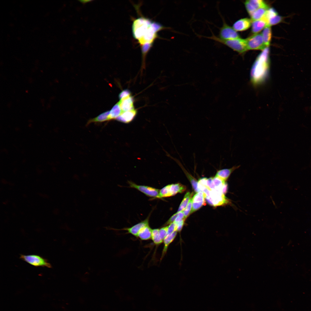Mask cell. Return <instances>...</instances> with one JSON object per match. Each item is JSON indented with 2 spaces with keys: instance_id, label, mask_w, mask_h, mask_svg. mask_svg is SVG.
I'll return each instance as SVG.
<instances>
[{
  "instance_id": "ffe728a7",
  "label": "cell",
  "mask_w": 311,
  "mask_h": 311,
  "mask_svg": "<svg viewBox=\"0 0 311 311\" xmlns=\"http://www.w3.org/2000/svg\"><path fill=\"white\" fill-rule=\"evenodd\" d=\"M178 164L181 167L186 175L191 182L192 187L194 190L196 192H198L201 191L199 189L198 187V182L196 179L193 177L184 168L181 163L179 161H177Z\"/></svg>"
},
{
  "instance_id": "836d02e7",
  "label": "cell",
  "mask_w": 311,
  "mask_h": 311,
  "mask_svg": "<svg viewBox=\"0 0 311 311\" xmlns=\"http://www.w3.org/2000/svg\"><path fill=\"white\" fill-rule=\"evenodd\" d=\"M178 214L179 212H177L172 215L166 223H165L164 226H166V225H169L170 224L174 222L176 218L178 216Z\"/></svg>"
},
{
  "instance_id": "ba28073f",
  "label": "cell",
  "mask_w": 311,
  "mask_h": 311,
  "mask_svg": "<svg viewBox=\"0 0 311 311\" xmlns=\"http://www.w3.org/2000/svg\"><path fill=\"white\" fill-rule=\"evenodd\" d=\"M128 182L130 187L138 190L148 196L159 198L160 190L148 186L137 185L131 181Z\"/></svg>"
},
{
  "instance_id": "484cf974",
  "label": "cell",
  "mask_w": 311,
  "mask_h": 311,
  "mask_svg": "<svg viewBox=\"0 0 311 311\" xmlns=\"http://www.w3.org/2000/svg\"><path fill=\"white\" fill-rule=\"evenodd\" d=\"M192 195V194L189 192L186 194L179 206L177 211L178 212L183 211L185 208L191 198Z\"/></svg>"
},
{
  "instance_id": "7a4b0ae2",
  "label": "cell",
  "mask_w": 311,
  "mask_h": 311,
  "mask_svg": "<svg viewBox=\"0 0 311 311\" xmlns=\"http://www.w3.org/2000/svg\"><path fill=\"white\" fill-rule=\"evenodd\" d=\"M268 50L266 48L258 57L251 71L252 81L257 84L262 82L267 76L269 70Z\"/></svg>"
},
{
  "instance_id": "8fae6325",
  "label": "cell",
  "mask_w": 311,
  "mask_h": 311,
  "mask_svg": "<svg viewBox=\"0 0 311 311\" xmlns=\"http://www.w3.org/2000/svg\"><path fill=\"white\" fill-rule=\"evenodd\" d=\"M149 217L143 221L129 228H124L123 230L127 231V233L130 234L137 237L139 231L143 228L149 225Z\"/></svg>"
},
{
  "instance_id": "ac0fdd59",
  "label": "cell",
  "mask_w": 311,
  "mask_h": 311,
  "mask_svg": "<svg viewBox=\"0 0 311 311\" xmlns=\"http://www.w3.org/2000/svg\"><path fill=\"white\" fill-rule=\"evenodd\" d=\"M252 32L254 34L257 33L267 26L266 21L263 18L252 21L251 23Z\"/></svg>"
},
{
  "instance_id": "5b68a950",
  "label": "cell",
  "mask_w": 311,
  "mask_h": 311,
  "mask_svg": "<svg viewBox=\"0 0 311 311\" xmlns=\"http://www.w3.org/2000/svg\"><path fill=\"white\" fill-rule=\"evenodd\" d=\"M246 39L248 50H264L267 47L265 44L261 33L255 34Z\"/></svg>"
},
{
  "instance_id": "9a60e30c",
  "label": "cell",
  "mask_w": 311,
  "mask_h": 311,
  "mask_svg": "<svg viewBox=\"0 0 311 311\" xmlns=\"http://www.w3.org/2000/svg\"><path fill=\"white\" fill-rule=\"evenodd\" d=\"M169 197L174 196L178 193H182L185 190L186 187L180 183L170 184L166 185Z\"/></svg>"
},
{
  "instance_id": "d6a6232c",
  "label": "cell",
  "mask_w": 311,
  "mask_h": 311,
  "mask_svg": "<svg viewBox=\"0 0 311 311\" xmlns=\"http://www.w3.org/2000/svg\"><path fill=\"white\" fill-rule=\"evenodd\" d=\"M207 185L208 187L211 190L215 189V187L213 181V177H211L207 179Z\"/></svg>"
},
{
  "instance_id": "8d00e7d4",
  "label": "cell",
  "mask_w": 311,
  "mask_h": 311,
  "mask_svg": "<svg viewBox=\"0 0 311 311\" xmlns=\"http://www.w3.org/2000/svg\"><path fill=\"white\" fill-rule=\"evenodd\" d=\"M227 183L225 182L223 185L222 189V192L223 194L224 195L226 193L227 191Z\"/></svg>"
},
{
  "instance_id": "9c48e42d",
  "label": "cell",
  "mask_w": 311,
  "mask_h": 311,
  "mask_svg": "<svg viewBox=\"0 0 311 311\" xmlns=\"http://www.w3.org/2000/svg\"><path fill=\"white\" fill-rule=\"evenodd\" d=\"M244 4L246 10L250 15L255 11L259 8H269L266 3L261 0H246L245 1Z\"/></svg>"
},
{
  "instance_id": "d590c367",
  "label": "cell",
  "mask_w": 311,
  "mask_h": 311,
  "mask_svg": "<svg viewBox=\"0 0 311 311\" xmlns=\"http://www.w3.org/2000/svg\"><path fill=\"white\" fill-rule=\"evenodd\" d=\"M183 219H185L184 214L183 211L179 212V214L176 218L174 222L177 223Z\"/></svg>"
},
{
  "instance_id": "f546056e",
  "label": "cell",
  "mask_w": 311,
  "mask_h": 311,
  "mask_svg": "<svg viewBox=\"0 0 311 311\" xmlns=\"http://www.w3.org/2000/svg\"><path fill=\"white\" fill-rule=\"evenodd\" d=\"M168 228V226H164L159 229V235L163 240L167 235Z\"/></svg>"
},
{
  "instance_id": "cb8c5ba5",
  "label": "cell",
  "mask_w": 311,
  "mask_h": 311,
  "mask_svg": "<svg viewBox=\"0 0 311 311\" xmlns=\"http://www.w3.org/2000/svg\"><path fill=\"white\" fill-rule=\"evenodd\" d=\"M110 111H105L96 117L90 120L88 122L87 125L93 122H102L107 120H109V116Z\"/></svg>"
},
{
  "instance_id": "5bb4252c",
  "label": "cell",
  "mask_w": 311,
  "mask_h": 311,
  "mask_svg": "<svg viewBox=\"0 0 311 311\" xmlns=\"http://www.w3.org/2000/svg\"><path fill=\"white\" fill-rule=\"evenodd\" d=\"M136 113L137 111L134 109L129 111L122 112L116 119L122 122L129 123L133 120Z\"/></svg>"
},
{
  "instance_id": "2e32d148",
  "label": "cell",
  "mask_w": 311,
  "mask_h": 311,
  "mask_svg": "<svg viewBox=\"0 0 311 311\" xmlns=\"http://www.w3.org/2000/svg\"><path fill=\"white\" fill-rule=\"evenodd\" d=\"M177 233V230L175 231L170 234L167 235L163 240L164 244L161 260L164 257L166 253L168 247L170 244L174 241L175 238Z\"/></svg>"
},
{
  "instance_id": "3957f363",
  "label": "cell",
  "mask_w": 311,
  "mask_h": 311,
  "mask_svg": "<svg viewBox=\"0 0 311 311\" xmlns=\"http://www.w3.org/2000/svg\"><path fill=\"white\" fill-rule=\"evenodd\" d=\"M210 31L212 33L211 36H205L198 34V36L202 37L215 41L217 42L224 44L230 47L233 50L238 53H242L247 51L246 39L239 38H238L229 40H223L219 39L217 36L215 35L211 29Z\"/></svg>"
},
{
  "instance_id": "30bf717a",
  "label": "cell",
  "mask_w": 311,
  "mask_h": 311,
  "mask_svg": "<svg viewBox=\"0 0 311 311\" xmlns=\"http://www.w3.org/2000/svg\"><path fill=\"white\" fill-rule=\"evenodd\" d=\"M205 194L202 191L197 192L194 196L190 214L197 210L205 204Z\"/></svg>"
},
{
  "instance_id": "6da1fadb",
  "label": "cell",
  "mask_w": 311,
  "mask_h": 311,
  "mask_svg": "<svg viewBox=\"0 0 311 311\" xmlns=\"http://www.w3.org/2000/svg\"><path fill=\"white\" fill-rule=\"evenodd\" d=\"M155 24L149 19L141 17L135 20L132 25L134 37L141 45L151 44L156 37L158 31Z\"/></svg>"
},
{
  "instance_id": "e0dca14e",
  "label": "cell",
  "mask_w": 311,
  "mask_h": 311,
  "mask_svg": "<svg viewBox=\"0 0 311 311\" xmlns=\"http://www.w3.org/2000/svg\"><path fill=\"white\" fill-rule=\"evenodd\" d=\"M240 167V165L234 166L230 168H225L219 170L217 172L215 176L225 181L232 173Z\"/></svg>"
},
{
  "instance_id": "603a6c76",
  "label": "cell",
  "mask_w": 311,
  "mask_h": 311,
  "mask_svg": "<svg viewBox=\"0 0 311 311\" xmlns=\"http://www.w3.org/2000/svg\"><path fill=\"white\" fill-rule=\"evenodd\" d=\"M122 112V111L118 103L113 106L110 111L109 116V120L116 119Z\"/></svg>"
},
{
  "instance_id": "4fadbf2b",
  "label": "cell",
  "mask_w": 311,
  "mask_h": 311,
  "mask_svg": "<svg viewBox=\"0 0 311 311\" xmlns=\"http://www.w3.org/2000/svg\"><path fill=\"white\" fill-rule=\"evenodd\" d=\"M252 21L251 19L247 18L241 19L235 22L232 27L236 31H245L250 27Z\"/></svg>"
},
{
  "instance_id": "1f68e13d",
  "label": "cell",
  "mask_w": 311,
  "mask_h": 311,
  "mask_svg": "<svg viewBox=\"0 0 311 311\" xmlns=\"http://www.w3.org/2000/svg\"><path fill=\"white\" fill-rule=\"evenodd\" d=\"M176 230H177V224L174 222L168 226L167 235L170 234Z\"/></svg>"
},
{
  "instance_id": "4316f807",
  "label": "cell",
  "mask_w": 311,
  "mask_h": 311,
  "mask_svg": "<svg viewBox=\"0 0 311 311\" xmlns=\"http://www.w3.org/2000/svg\"><path fill=\"white\" fill-rule=\"evenodd\" d=\"M285 18L277 15L268 20L267 26H271L282 22L283 21Z\"/></svg>"
},
{
  "instance_id": "d4e9b609",
  "label": "cell",
  "mask_w": 311,
  "mask_h": 311,
  "mask_svg": "<svg viewBox=\"0 0 311 311\" xmlns=\"http://www.w3.org/2000/svg\"><path fill=\"white\" fill-rule=\"evenodd\" d=\"M159 229H153L152 233L151 239L154 244L157 246L160 244L163 241L159 235Z\"/></svg>"
},
{
  "instance_id": "8992f818",
  "label": "cell",
  "mask_w": 311,
  "mask_h": 311,
  "mask_svg": "<svg viewBox=\"0 0 311 311\" xmlns=\"http://www.w3.org/2000/svg\"><path fill=\"white\" fill-rule=\"evenodd\" d=\"M205 198L209 204L214 206L223 205L229 202L222 191L216 189L211 190L209 196Z\"/></svg>"
},
{
  "instance_id": "7402d4cb",
  "label": "cell",
  "mask_w": 311,
  "mask_h": 311,
  "mask_svg": "<svg viewBox=\"0 0 311 311\" xmlns=\"http://www.w3.org/2000/svg\"><path fill=\"white\" fill-rule=\"evenodd\" d=\"M268 8L262 7L256 10L250 15L251 21H253L261 19Z\"/></svg>"
},
{
  "instance_id": "d6986e66",
  "label": "cell",
  "mask_w": 311,
  "mask_h": 311,
  "mask_svg": "<svg viewBox=\"0 0 311 311\" xmlns=\"http://www.w3.org/2000/svg\"><path fill=\"white\" fill-rule=\"evenodd\" d=\"M152 229L149 225L145 226L139 231L137 237L141 240H146L151 239Z\"/></svg>"
},
{
  "instance_id": "4dcf8cb0",
  "label": "cell",
  "mask_w": 311,
  "mask_h": 311,
  "mask_svg": "<svg viewBox=\"0 0 311 311\" xmlns=\"http://www.w3.org/2000/svg\"><path fill=\"white\" fill-rule=\"evenodd\" d=\"M131 92L128 90H125L122 91L119 95V98L120 100L131 95Z\"/></svg>"
},
{
  "instance_id": "f1b7e54d",
  "label": "cell",
  "mask_w": 311,
  "mask_h": 311,
  "mask_svg": "<svg viewBox=\"0 0 311 311\" xmlns=\"http://www.w3.org/2000/svg\"><path fill=\"white\" fill-rule=\"evenodd\" d=\"M192 204V198H191L185 208L183 211L184 215V218L186 219L190 214Z\"/></svg>"
},
{
  "instance_id": "44dd1931",
  "label": "cell",
  "mask_w": 311,
  "mask_h": 311,
  "mask_svg": "<svg viewBox=\"0 0 311 311\" xmlns=\"http://www.w3.org/2000/svg\"><path fill=\"white\" fill-rule=\"evenodd\" d=\"M265 44L268 47L270 44L272 32L271 26H267L263 29L261 33Z\"/></svg>"
},
{
  "instance_id": "74e56055",
  "label": "cell",
  "mask_w": 311,
  "mask_h": 311,
  "mask_svg": "<svg viewBox=\"0 0 311 311\" xmlns=\"http://www.w3.org/2000/svg\"><path fill=\"white\" fill-rule=\"evenodd\" d=\"M80 3H82L83 4H84L88 3L92 1L93 0H80L78 1Z\"/></svg>"
},
{
  "instance_id": "277c9868",
  "label": "cell",
  "mask_w": 311,
  "mask_h": 311,
  "mask_svg": "<svg viewBox=\"0 0 311 311\" xmlns=\"http://www.w3.org/2000/svg\"><path fill=\"white\" fill-rule=\"evenodd\" d=\"M20 258L35 267L52 268V266L45 259L37 255L20 254Z\"/></svg>"
},
{
  "instance_id": "83f0119b",
  "label": "cell",
  "mask_w": 311,
  "mask_h": 311,
  "mask_svg": "<svg viewBox=\"0 0 311 311\" xmlns=\"http://www.w3.org/2000/svg\"><path fill=\"white\" fill-rule=\"evenodd\" d=\"M213 181L215 187V189L219 190L222 191V189L223 185L225 181H224L220 178L215 176L213 177Z\"/></svg>"
},
{
  "instance_id": "7c38bea8",
  "label": "cell",
  "mask_w": 311,
  "mask_h": 311,
  "mask_svg": "<svg viewBox=\"0 0 311 311\" xmlns=\"http://www.w3.org/2000/svg\"><path fill=\"white\" fill-rule=\"evenodd\" d=\"M134 102L133 97L130 95L120 100L118 103L122 112L134 109Z\"/></svg>"
},
{
  "instance_id": "e575fe53",
  "label": "cell",
  "mask_w": 311,
  "mask_h": 311,
  "mask_svg": "<svg viewBox=\"0 0 311 311\" xmlns=\"http://www.w3.org/2000/svg\"><path fill=\"white\" fill-rule=\"evenodd\" d=\"M185 220L183 219L179 222L176 223L177 224V232H180L181 231L184 225Z\"/></svg>"
},
{
  "instance_id": "52a82bcc",
  "label": "cell",
  "mask_w": 311,
  "mask_h": 311,
  "mask_svg": "<svg viewBox=\"0 0 311 311\" xmlns=\"http://www.w3.org/2000/svg\"><path fill=\"white\" fill-rule=\"evenodd\" d=\"M223 24L220 28L217 37L223 40H229L240 38L238 33L234 29L228 25L222 18Z\"/></svg>"
}]
</instances>
